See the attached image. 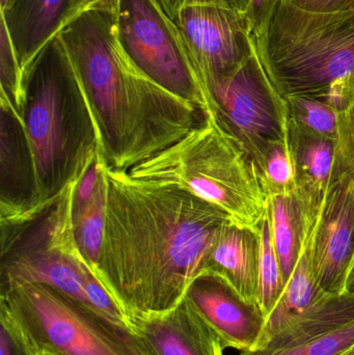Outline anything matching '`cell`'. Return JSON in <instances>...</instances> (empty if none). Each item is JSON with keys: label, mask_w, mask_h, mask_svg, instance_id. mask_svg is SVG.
I'll return each instance as SVG.
<instances>
[{"label": "cell", "mask_w": 354, "mask_h": 355, "mask_svg": "<svg viewBox=\"0 0 354 355\" xmlns=\"http://www.w3.org/2000/svg\"><path fill=\"white\" fill-rule=\"evenodd\" d=\"M101 162L105 225L93 272L129 319L168 312L203 275L216 232L230 216L170 182Z\"/></svg>", "instance_id": "1"}, {"label": "cell", "mask_w": 354, "mask_h": 355, "mask_svg": "<svg viewBox=\"0 0 354 355\" xmlns=\"http://www.w3.org/2000/svg\"><path fill=\"white\" fill-rule=\"evenodd\" d=\"M116 6L118 0L89 1L58 35L95 118L100 156L109 168L128 172L206 118L127 58L116 33Z\"/></svg>", "instance_id": "2"}, {"label": "cell", "mask_w": 354, "mask_h": 355, "mask_svg": "<svg viewBox=\"0 0 354 355\" xmlns=\"http://www.w3.org/2000/svg\"><path fill=\"white\" fill-rule=\"evenodd\" d=\"M22 118L45 210L100 154L95 118L58 35L23 69Z\"/></svg>", "instance_id": "3"}, {"label": "cell", "mask_w": 354, "mask_h": 355, "mask_svg": "<svg viewBox=\"0 0 354 355\" xmlns=\"http://www.w3.org/2000/svg\"><path fill=\"white\" fill-rule=\"evenodd\" d=\"M170 182L226 212L240 227L259 230L268 207L251 156L213 119H205L174 145L128 171Z\"/></svg>", "instance_id": "4"}, {"label": "cell", "mask_w": 354, "mask_h": 355, "mask_svg": "<svg viewBox=\"0 0 354 355\" xmlns=\"http://www.w3.org/2000/svg\"><path fill=\"white\" fill-rule=\"evenodd\" d=\"M256 48L284 99H322L330 85L354 74V10L311 12L281 0Z\"/></svg>", "instance_id": "5"}, {"label": "cell", "mask_w": 354, "mask_h": 355, "mask_svg": "<svg viewBox=\"0 0 354 355\" xmlns=\"http://www.w3.org/2000/svg\"><path fill=\"white\" fill-rule=\"evenodd\" d=\"M0 300L41 355H149L130 325L114 322L51 286H17Z\"/></svg>", "instance_id": "6"}, {"label": "cell", "mask_w": 354, "mask_h": 355, "mask_svg": "<svg viewBox=\"0 0 354 355\" xmlns=\"http://www.w3.org/2000/svg\"><path fill=\"white\" fill-rule=\"evenodd\" d=\"M78 182L70 184L53 204L35 217L1 225L0 296L17 286L43 284L89 306L82 279L87 263L77 246L73 227Z\"/></svg>", "instance_id": "7"}, {"label": "cell", "mask_w": 354, "mask_h": 355, "mask_svg": "<svg viewBox=\"0 0 354 355\" xmlns=\"http://www.w3.org/2000/svg\"><path fill=\"white\" fill-rule=\"evenodd\" d=\"M206 119H213L237 139L260 176L272 146L287 141L289 118L286 100L268 77L257 48L240 68L214 85Z\"/></svg>", "instance_id": "8"}, {"label": "cell", "mask_w": 354, "mask_h": 355, "mask_svg": "<svg viewBox=\"0 0 354 355\" xmlns=\"http://www.w3.org/2000/svg\"><path fill=\"white\" fill-rule=\"evenodd\" d=\"M116 33L123 51L139 71L203 112L201 89L186 46L157 0H118Z\"/></svg>", "instance_id": "9"}, {"label": "cell", "mask_w": 354, "mask_h": 355, "mask_svg": "<svg viewBox=\"0 0 354 355\" xmlns=\"http://www.w3.org/2000/svg\"><path fill=\"white\" fill-rule=\"evenodd\" d=\"M172 21L188 51L208 118L214 85L240 68L255 51L249 18L245 12L229 8L195 6L179 10Z\"/></svg>", "instance_id": "10"}, {"label": "cell", "mask_w": 354, "mask_h": 355, "mask_svg": "<svg viewBox=\"0 0 354 355\" xmlns=\"http://www.w3.org/2000/svg\"><path fill=\"white\" fill-rule=\"evenodd\" d=\"M314 277L326 294H342L354 260V185L337 180L328 186L312 239Z\"/></svg>", "instance_id": "11"}, {"label": "cell", "mask_w": 354, "mask_h": 355, "mask_svg": "<svg viewBox=\"0 0 354 355\" xmlns=\"http://www.w3.org/2000/svg\"><path fill=\"white\" fill-rule=\"evenodd\" d=\"M185 298L220 338L224 349H257L267 320L259 304L245 300L222 277L207 273L193 281Z\"/></svg>", "instance_id": "12"}, {"label": "cell", "mask_w": 354, "mask_h": 355, "mask_svg": "<svg viewBox=\"0 0 354 355\" xmlns=\"http://www.w3.org/2000/svg\"><path fill=\"white\" fill-rule=\"evenodd\" d=\"M1 106V225L22 223L43 212L37 191L35 162L22 114L0 96Z\"/></svg>", "instance_id": "13"}, {"label": "cell", "mask_w": 354, "mask_h": 355, "mask_svg": "<svg viewBox=\"0 0 354 355\" xmlns=\"http://www.w3.org/2000/svg\"><path fill=\"white\" fill-rule=\"evenodd\" d=\"M149 355H224L216 334L187 302L168 312L129 319Z\"/></svg>", "instance_id": "14"}, {"label": "cell", "mask_w": 354, "mask_h": 355, "mask_svg": "<svg viewBox=\"0 0 354 355\" xmlns=\"http://www.w3.org/2000/svg\"><path fill=\"white\" fill-rule=\"evenodd\" d=\"M89 0H12L0 10L21 69L89 3Z\"/></svg>", "instance_id": "15"}, {"label": "cell", "mask_w": 354, "mask_h": 355, "mask_svg": "<svg viewBox=\"0 0 354 355\" xmlns=\"http://www.w3.org/2000/svg\"><path fill=\"white\" fill-rule=\"evenodd\" d=\"M259 230L227 220L216 232L203 275H218L245 300L258 304Z\"/></svg>", "instance_id": "16"}, {"label": "cell", "mask_w": 354, "mask_h": 355, "mask_svg": "<svg viewBox=\"0 0 354 355\" xmlns=\"http://www.w3.org/2000/svg\"><path fill=\"white\" fill-rule=\"evenodd\" d=\"M287 141L294 168L295 196L308 214L318 217L332 179L335 141L308 135L291 122Z\"/></svg>", "instance_id": "17"}, {"label": "cell", "mask_w": 354, "mask_h": 355, "mask_svg": "<svg viewBox=\"0 0 354 355\" xmlns=\"http://www.w3.org/2000/svg\"><path fill=\"white\" fill-rule=\"evenodd\" d=\"M314 232L303 248L301 258L285 287L280 300L272 312L268 315L263 336L256 350L263 349L264 346L276 334L280 333L293 321L309 312L326 295H328L326 292L322 291L314 277L311 254Z\"/></svg>", "instance_id": "18"}, {"label": "cell", "mask_w": 354, "mask_h": 355, "mask_svg": "<svg viewBox=\"0 0 354 355\" xmlns=\"http://www.w3.org/2000/svg\"><path fill=\"white\" fill-rule=\"evenodd\" d=\"M268 202L274 248L286 286L319 217L307 214L295 193L274 196Z\"/></svg>", "instance_id": "19"}, {"label": "cell", "mask_w": 354, "mask_h": 355, "mask_svg": "<svg viewBox=\"0 0 354 355\" xmlns=\"http://www.w3.org/2000/svg\"><path fill=\"white\" fill-rule=\"evenodd\" d=\"M354 321V295L328 294L317 306L293 321L268 341L263 349L278 352L303 345Z\"/></svg>", "instance_id": "20"}, {"label": "cell", "mask_w": 354, "mask_h": 355, "mask_svg": "<svg viewBox=\"0 0 354 355\" xmlns=\"http://www.w3.org/2000/svg\"><path fill=\"white\" fill-rule=\"evenodd\" d=\"M106 184L100 157V177L91 200L78 210L73 211L75 239L87 265L95 268L101 250L105 225Z\"/></svg>", "instance_id": "21"}, {"label": "cell", "mask_w": 354, "mask_h": 355, "mask_svg": "<svg viewBox=\"0 0 354 355\" xmlns=\"http://www.w3.org/2000/svg\"><path fill=\"white\" fill-rule=\"evenodd\" d=\"M260 259L259 279H258V304L266 318L272 312L284 292L280 261L274 248L272 237V214L269 202L267 210L259 225Z\"/></svg>", "instance_id": "22"}, {"label": "cell", "mask_w": 354, "mask_h": 355, "mask_svg": "<svg viewBox=\"0 0 354 355\" xmlns=\"http://www.w3.org/2000/svg\"><path fill=\"white\" fill-rule=\"evenodd\" d=\"M289 122L308 135L322 139H336L339 112L324 100L316 98H286Z\"/></svg>", "instance_id": "23"}, {"label": "cell", "mask_w": 354, "mask_h": 355, "mask_svg": "<svg viewBox=\"0 0 354 355\" xmlns=\"http://www.w3.org/2000/svg\"><path fill=\"white\" fill-rule=\"evenodd\" d=\"M260 180L268 198L294 193L297 183L288 141L272 146L266 157Z\"/></svg>", "instance_id": "24"}, {"label": "cell", "mask_w": 354, "mask_h": 355, "mask_svg": "<svg viewBox=\"0 0 354 355\" xmlns=\"http://www.w3.org/2000/svg\"><path fill=\"white\" fill-rule=\"evenodd\" d=\"M353 348L354 321L297 347L278 352H242L239 355H345Z\"/></svg>", "instance_id": "25"}, {"label": "cell", "mask_w": 354, "mask_h": 355, "mask_svg": "<svg viewBox=\"0 0 354 355\" xmlns=\"http://www.w3.org/2000/svg\"><path fill=\"white\" fill-rule=\"evenodd\" d=\"M0 96L22 114V69L3 19L0 17Z\"/></svg>", "instance_id": "26"}, {"label": "cell", "mask_w": 354, "mask_h": 355, "mask_svg": "<svg viewBox=\"0 0 354 355\" xmlns=\"http://www.w3.org/2000/svg\"><path fill=\"white\" fill-rule=\"evenodd\" d=\"M346 180L354 185V105L339 112L330 183Z\"/></svg>", "instance_id": "27"}, {"label": "cell", "mask_w": 354, "mask_h": 355, "mask_svg": "<svg viewBox=\"0 0 354 355\" xmlns=\"http://www.w3.org/2000/svg\"><path fill=\"white\" fill-rule=\"evenodd\" d=\"M0 355H41L3 300H0Z\"/></svg>", "instance_id": "28"}, {"label": "cell", "mask_w": 354, "mask_h": 355, "mask_svg": "<svg viewBox=\"0 0 354 355\" xmlns=\"http://www.w3.org/2000/svg\"><path fill=\"white\" fill-rule=\"evenodd\" d=\"M83 292L87 304L100 314L114 322L129 324V318L122 306L114 300L107 288L96 277L89 265L83 269Z\"/></svg>", "instance_id": "29"}, {"label": "cell", "mask_w": 354, "mask_h": 355, "mask_svg": "<svg viewBox=\"0 0 354 355\" xmlns=\"http://www.w3.org/2000/svg\"><path fill=\"white\" fill-rule=\"evenodd\" d=\"M251 0H157L162 10L170 19H174L179 10L187 6H213L245 12L249 10Z\"/></svg>", "instance_id": "30"}, {"label": "cell", "mask_w": 354, "mask_h": 355, "mask_svg": "<svg viewBox=\"0 0 354 355\" xmlns=\"http://www.w3.org/2000/svg\"><path fill=\"white\" fill-rule=\"evenodd\" d=\"M321 100L338 112L354 105V74L333 83Z\"/></svg>", "instance_id": "31"}, {"label": "cell", "mask_w": 354, "mask_h": 355, "mask_svg": "<svg viewBox=\"0 0 354 355\" xmlns=\"http://www.w3.org/2000/svg\"><path fill=\"white\" fill-rule=\"evenodd\" d=\"M280 1L281 0H251L249 1L247 15L254 37H259L265 31Z\"/></svg>", "instance_id": "32"}, {"label": "cell", "mask_w": 354, "mask_h": 355, "mask_svg": "<svg viewBox=\"0 0 354 355\" xmlns=\"http://www.w3.org/2000/svg\"><path fill=\"white\" fill-rule=\"evenodd\" d=\"M100 177V154L96 158L95 162L87 168L85 174L81 178L80 181L77 183L74 191V204L73 211L82 208L95 192L98 181Z\"/></svg>", "instance_id": "33"}, {"label": "cell", "mask_w": 354, "mask_h": 355, "mask_svg": "<svg viewBox=\"0 0 354 355\" xmlns=\"http://www.w3.org/2000/svg\"><path fill=\"white\" fill-rule=\"evenodd\" d=\"M288 3L311 12H343L353 10L354 0H285Z\"/></svg>", "instance_id": "34"}, {"label": "cell", "mask_w": 354, "mask_h": 355, "mask_svg": "<svg viewBox=\"0 0 354 355\" xmlns=\"http://www.w3.org/2000/svg\"><path fill=\"white\" fill-rule=\"evenodd\" d=\"M345 291L354 295V260L351 265V271H349L348 277H347L346 288Z\"/></svg>", "instance_id": "35"}, {"label": "cell", "mask_w": 354, "mask_h": 355, "mask_svg": "<svg viewBox=\"0 0 354 355\" xmlns=\"http://www.w3.org/2000/svg\"><path fill=\"white\" fill-rule=\"evenodd\" d=\"M10 1H12V0H0V10H3L4 8H8Z\"/></svg>", "instance_id": "36"}, {"label": "cell", "mask_w": 354, "mask_h": 355, "mask_svg": "<svg viewBox=\"0 0 354 355\" xmlns=\"http://www.w3.org/2000/svg\"><path fill=\"white\" fill-rule=\"evenodd\" d=\"M345 355H354V352H349V354H345Z\"/></svg>", "instance_id": "37"}, {"label": "cell", "mask_w": 354, "mask_h": 355, "mask_svg": "<svg viewBox=\"0 0 354 355\" xmlns=\"http://www.w3.org/2000/svg\"><path fill=\"white\" fill-rule=\"evenodd\" d=\"M42 355H53V354H43Z\"/></svg>", "instance_id": "38"}, {"label": "cell", "mask_w": 354, "mask_h": 355, "mask_svg": "<svg viewBox=\"0 0 354 355\" xmlns=\"http://www.w3.org/2000/svg\"><path fill=\"white\" fill-rule=\"evenodd\" d=\"M354 352V348L353 350H351V352ZM349 352H348V354H349Z\"/></svg>", "instance_id": "39"}, {"label": "cell", "mask_w": 354, "mask_h": 355, "mask_svg": "<svg viewBox=\"0 0 354 355\" xmlns=\"http://www.w3.org/2000/svg\"><path fill=\"white\" fill-rule=\"evenodd\" d=\"M89 1H93V0H89Z\"/></svg>", "instance_id": "40"}]
</instances>
